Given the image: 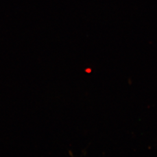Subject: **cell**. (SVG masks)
Segmentation results:
<instances>
[{"mask_svg": "<svg viewBox=\"0 0 157 157\" xmlns=\"http://www.w3.org/2000/svg\"><path fill=\"white\" fill-rule=\"evenodd\" d=\"M90 71H90V70H89H89H86V72H90Z\"/></svg>", "mask_w": 157, "mask_h": 157, "instance_id": "1", "label": "cell"}]
</instances>
